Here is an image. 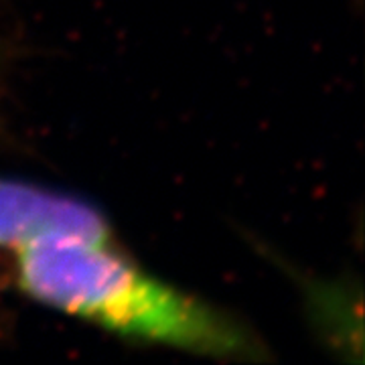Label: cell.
<instances>
[{
	"label": "cell",
	"mask_w": 365,
	"mask_h": 365,
	"mask_svg": "<svg viewBox=\"0 0 365 365\" xmlns=\"http://www.w3.org/2000/svg\"><path fill=\"white\" fill-rule=\"evenodd\" d=\"M9 287L122 339L213 359H258L266 353L242 321L148 272L116 240L39 242L16 256Z\"/></svg>",
	"instance_id": "6da1fadb"
},
{
	"label": "cell",
	"mask_w": 365,
	"mask_h": 365,
	"mask_svg": "<svg viewBox=\"0 0 365 365\" xmlns=\"http://www.w3.org/2000/svg\"><path fill=\"white\" fill-rule=\"evenodd\" d=\"M53 237L114 240V232L104 213L81 197L0 177V287H9L21 252Z\"/></svg>",
	"instance_id": "7a4b0ae2"
},
{
	"label": "cell",
	"mask_w": 365,
	"mask_h": 365,
	"mask_svg": "<svg viewBox=\"0 0 365 365\" xmlns=\"http://www.w3.org/2000/svg\"><path fill=\"white\" fill-rule=\"evenodd\" d=\"M13 66V43L9 39L4 26L0 25V108L9 90V73Z\"/></svg>",
	"instance_id": "3957f363"
}]
</instances>
